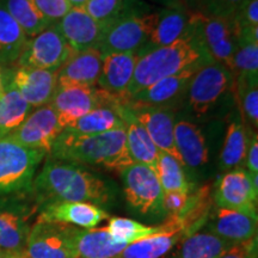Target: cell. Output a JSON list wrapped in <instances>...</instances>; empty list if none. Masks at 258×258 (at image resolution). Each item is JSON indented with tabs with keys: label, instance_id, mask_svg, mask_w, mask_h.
I'll list each match as a JSON object with an SVG mask.
<instances>
[{
	"label": "cell",
	"instance_id": "cell-1",
	"mask_svg": "<svg viewBox=\"0 0 258 258\" xmlns=\"http://www.w3.org/2000/svg\"><path fill=\"white\" fill-rule=\"evenodd\" d=\"M30 192L38 208L59 201L88 202L103 208L115 203L117 185L85 166L49 157L34 178Z\"/></svg>",
	"mask_w": 258,
	"mask_h": 258
},
{
	"label": "cell",
	"instance_id": "cell-2",
	"mask_svg": "<svg viewBox=\"0 0 258 258\" xmlns=\"http://www.w3.org/2000/svg\"><path fill=\"white\" fill-rule=\"evenodd\" d=\"M49 157L118 172L134 163L128 152L124 129L95 135L77 134L63 129L51 147Z\"/></svg>",
	"mask_w": 258,
	"mask_h": 258
},
{
	"label": "cell",
	"instance_id": "cell-3",
	"mask_svg": "<svg viewBox=\"0 0 258 258\" xmlns=\"http://www.w3.org/2000/svg\"><path fill=\"white\" fill-rule=\"evenodd\" d=\"M212 60L205 53L191 28L184 37L165 47L154 48L139 54L134 76L128 89V99L160 79L173 76L195 64Z\"/></svg>",
	"mask_w": 258,
	"mask_h": 258
},
{
	"label": "cell",
	"instance_id": "cell-4",
	"mask_svg": "<svg viewBox=\"0 0 258 258\" xmlns=\"http://www.w3.org/2000/svg\"><path fill=\"white\" fill-rule=\"evenodd\" d=\"M160 9L148 5L144 0H123L117 17L103 28L97 49L102 55L108 53H135L139 55L150 40Z\"/></svg>",
	"mask_w": 258,
	"mask_h": 258
},
{
	"label": "cell",
	"instance_id": "cell-5",
	"mask_svg": "<svg viewBox=\"0 0 258 258\" xmlns=\"http://www.w3.org/2000/svg\"><path fill=\"white\" fill-rule=\"evenodd\" d=\"M234 76L222 64L208 60L195 71L185 93L186 115L200 121L213 114L226 96L231 92Z\"/></svg>",
	"mask_w": 258,
	"mask_h": 258
},
{
	"label": "cell",
	"instance_id": "cell-6",
	"mask_svg": "<svg viewBox=\"0 0 258 258\" xmlns=\"http://www.w3.org/2000/svg\"><path fill=\"white\" fill-rule=\"evenodd\" d=\"M47 153L0 138V196L31 191L35 173Z\"/></svg>",
	"mask_w": 258,
	"mask_h": 258
},
{
	"label": "cell",
	"instance_id": "cell-7",
	"mask_svg": "<svg viewBox=\"0 0 258 258\" xmlns=\"http://www.w3.org/2000/svg\"><path fill=\"white\" fill-rule=\"evenodd\" d=\"M28 194L0 196V250L9 253H23L32 218L38 212L36 201Z\"/></svg>",
	"mask_w": 258,
	"mask_h": 258
},
{
	"label": "cell",
	"instance_id": "cell-8",
	"mask_svg": "<svg viewBox=\"0 0 258 258\" xmlns=\"http://www.w3.org/2000/svg\"><path fill=\"white\" fill-rule=\"evenodd\" d=\"M125 101L97 86H63L56 88L49 104L56 112L61 129L67 128L93 109L109 106L117 109Z\"/></svg>",
	"mask_w": 258,
	"mask_h": 258
},
{
	"label": "cell",
	"instance_id": "cell-9",
	"mask_svg": "<svg viewBox=\"0 0 258 258\" xmlns=\"http://www.w3.org/2000/svg\"><path fill=\"white\" fill-rule=\"evenodd\" d=\"M189 24L205 53L213 61L230 70L234 76L235 30L233 18L213 17L190 12Z\"/></svg>",
	"mask_w": 258,
	"mask_h": 258
},
{
	"label": "cell",
	"instance_id": "cell-10",
	"mask_svg": "<svg viewBox=\"0 0 258 258\" xmlns=\"http://www.w3.org/2000/svg\"><path fill=\"white\" fill-rule=\"evenodd\" d=\"M128 206L145 217H164V191L156 170L133 163L121 172Z\"/></svg>",
	"mask_w": 258,
	"mask_h": 258
},
{
	"label": "cell",
	"instance_id": "cell-11",
	"mask_svg": "<svg viewBox=\"0 0 258 258\" xmlns=\"http://www.w3.org/2000/svg\"><path fill=\"white\" fill-rule=\"evenodd\" d=\"M213 127H206L194 121L189 115L175 117V146L184 169L196 173L205 170L211 161V133Z\"/></svg>",
	"mask_w": 258,
	"mask_h": 258
},
{
	"label": "cell",
	"instance_id": "cell-12",
	"mask_svg": "<svg viewBox=\"0 0 258 258\" xmlns=\"http://www.w3.org/2000/svg\"><path fill=\"white\" fill-rule=\"evenodd\" d=\"M74 226L37 220L31 226L24 254L27 258H78L73 240Z\"/></svg>",
	"mask_w": 258,
	"mask_h": 258
},
{
	"label": "cell",
	"instance_id": "cell-13",
	"mask_svg": "<svg viewBox=\"0 0 258 258\" xmlns=\"http://www.w3.org/2000/svg\"><path fill=\"white\" fill-rule=\"evenodd\" d=\"M73 53L56 25L50 24L35 37L28 38L23 51L16 62L19 67L56 72Z\"/></svg>",
	"mask_w": 258,
	"mask_h": 258
},
{
	"label": "cell",
	"instance_id": "cell-14",
	"mask_svg": "<svg viewBox=\"0 0 258 258\" xmlns=\"http://www.w3.org/2000/svg\"><path fill=\"white\" fill-rule=\"evenodd\" d=\"M258 173L237 169L226 172L219 180L214 202L217 207L257 215Z\"/></svg>",
	"mask_w": 258,
	"mask_h": 258
},
{
	"label": "cell",
	"instance_id": "cell-15",
	"mask_svg": "<svg viewBox=\"0 0 258 258\" xmlns=\"http://www.w3.org/2000/svg\"><path fill=\"white\" fill-rule=\"evenodd\" d=\"M62 129L57 122L56 112L50 104L40 106L30 112L17 129L6 137L28 148L49 154Z\"/></svg>",
	"mask_w": 258,
	"mask_h": 258
},
{
	"label": "cell",
	"instance_id": "cell-16",
	"mask_svg": "<svg viewBox=\"0 0 258 258\" xmlns=\"http://www.w3.org/2000/svg\"><path fill=\"white\" fill-rule=\"evenodd\" d=\"M128 105L138 121L146 129L147 134L152 139L158 150L175 157L180 163L179 154L175 146V134H173L176 117L175 109L139 104L133 102H129Z\"/></svg>",
	"mask_w": 258,
	"mask_h": 258
},
{
	"label": "cell",
	"instance_id": "cell-17",
	"mask_svg": "<svg viewBox=\"0 0 258 258\" xmlns=\"http://www.w3.org/2000/svg\"><path fill=\"white\" fill-rule=\"evenodd\" d=\"M2 73L31 108L49 104L56 90V72L54 71L18 66L12 71H2Z\"/></svg>",
	"mask_w": 258,
	"mask_h": 258
},
{
	"label": "cell",
	"instance_id": "cell-18",
	"mask_svg": "<svg viewBox=\"0 0 258 258\" xmlns=\"http://www.w3.org/2000/svg\"><path fill=\"white\" fill-rule=\"evenodd\" d=\"M38 220L59 222L74 227L90 230L96 228L109 214L98 206L88 202H50L38 208Z\"/></svg>",
	"mask_w": 258,
	"mask_h": 258
},
{
	"label": "cell",
	"instance_id": "cell-19",
	"mask_svg": "<svg viewBox=\"0 0 258 258\" xmlns=\"http://www.w3.org/2000/svg\"><path fill=\"white\" fill-rule=\"evenodd\" d=\"M258 218L247 213L217 207L207 220L208 232L232 244L253 239L257 235Z\"/></svg>",
	"mask_w": 258,
	"mask_h": 258
},
{
	"label": "cell",
	"instance_id": "cell-20",
	"mask_svg": "<svg viewBox=\"0 0 258 258\" xmlns=\"http://www.w3.org/2000/svg\"><path fill=\"white\" fill-rule=\"evenodd\" d=\"M201 64H195L182 72L160 79L159 82L139 92L129 102L175 109L177 104L184 101L190 79Z\"/></svg>",
	"mask_w": 258,
	"mask_h": 258
},
{
	"label": "cell",
	"instance_id": "cell-21",
	"mask_svg": "<svg viewBox=\"0 0 258 258\" xmlns=\"http://www.w3.org/2000/svg\"><path fill=\"white\" fill-rule=\"evenodd\" d=\"M102 53L96 48L74 51L56 71V88L97 86L102 71Z\"/></svg>",
	"mask_w": 258,
	"mask_h": 258
},
{
	"label": "cell",
	"instance_id": "cell-22",
	"mask_svg": "<svg viewBox=\"0 0 258 258\" xmlns=\"http://www.w3.org/2000/svg\"><path fill=\"white\" fill-rule=\"evenodd\" d=\"M55 25L73 51L97 49L102 38L103 27L84 9L72 8Z\"/></svg>",
	"mask_w": 258,
	"mask_h": 258
},
{
	"label": "cell",
	"instance_id": "cell-23",
	"mask_svg": "<svg viewBox=\"0 0 258 258\" xmlns=\"http://www.w3.org/2000/svg\"><path fill=\"white\" fill-rule=\"evenodd\" d=\"M138 57L135 53L103 54L102 71L97 85L110 95L129 102L128 89L133 79Z\"/></svg>",
	"mask_w": 258,
	"mask_h": 258
},
{
	"label": "cell",
	"instance_id": "cell-24",
	"mask_svg": "<svg viewBox=\"0 0 258 258\" xmlns=\"http://www.w3.org/2000/svg\"><path fill=\"white\" fill-rule=\"evenodd\" d=\"M129 103V102H128ZM123 104L117 109L118 115L124 122L125 143H127L128 152L131 154L134 163L152 167L156 170L157 160L159 156V150L147 134L146 129L138 121L129 105Z\"/></svg>",
	"mask_w": 258,
	"mask_h": 258
},
{
	"label": "cell",
	"instance_id": "cell-25",
	"mask_svg": "<svg viewBox=\"0 0 258 258\" xmlns=\"http://www.w3.org/2000/svg\"><path fill=\"white\" fill-rule=\"evenodd\" d=\"M189 19L190 12L183 4L161 8L150 40L139 54L154 48L169 46L179 38L184 37L188 32Z\"/></svg>",
	"mask_w": 258,
	"mask_h": 258
},
{
	"label": "cell",
	"instance_id": "cell-26",
	"mask_svg": "<svg viewBox=\"0 0 258 258\" xmlns=\"http://www.w3.org/2000/svg\"><path fill=\"white\" fill-rule=\"evenodd\" d=\"M73 240L78 258H116L127 245L115 240L106 228H73Z\"/></svg>",
	"mask_w": 258,
	"mask_h": 258
},
{
	"label": "cell",
	"instance_id": "cell-27",
	"mask_svg": "<svg viewBox=\"0 0 258 258\" xmlns=\"http://www.w3.org/2000/svg\"><path fill=\"white\" fill-rule=\"evenodd\" d=\"M249 143V131H246L244 122L239 116H235L228 122L226 128L220 156H219V169L224 172L241 169L245 161Z\"/></svg>",
	"mask_w": 258,
	"mask_h": 258
},
{
	"label": "cell",
	"instance_id": "cell-28",
	"mask_svg": "<svg viewBox=\"0 0 258 258\" xmlns=\"http://www.w3.org/2000/svg\"><path fill=\"white\" fill-rule=\"evenodd\" d=\"M161 225L163 231L127 245L118 258H164L180 240L186 238L183 232L169 228L164 222Z\"/></svg>",
	"mask_w": 258,
	"mask_h": 258
},
{
	"label": "cell",
	"instance_id": "cell-29",
	"mask_svg": "<svg viewBox=\"0 0 258 258\" xmlns=\"http://www.w3.org/2000/svg\"><path fill=\"white\" fill-rule=\"evenodd\" d=\"M233 245L208 231L195 232L179 241L170 258H219Z\"/></svg>",
	"mask_w": 258,
	"mask_h": 258
},
{
	"label": "cell",
	"instance_id": "cell-30",
	"mask_svg": "<svg viewBox=\"0 0 258 258\" xmlns=\"http://www.w3.org/2000/svg\"><path fill=\"white\" fill-rule=\"evenodd\" d=\"M31 109V105L21 93L3 77V88L0 91V138L17 129L30 114Z\"/></svg>",
	"mask_w": 258,
	"mask_h": 258
},
{
	"label": "cell",
	"instance_id": "cell-31",
	"mask_svg": "<svg viewBox=\"0 0 258 258\" xmlns=\"http://www.w3.org/2000/svg\"><path fill=\"white\" fill-rule=\"evenodd\" d=\"M124 128V122L115 109L109 106H99L64 129L77 134L95 135Z\"/></svg>",
	"mask_w": 258,
	"mask_h": 258
},
{
	"label": "cell",
	"instance_id": "cell-32",
	"mask_svg": "<svg viewBox=\"0 0 258 258\" xmlns=\"http://www.w3.org/2000/svg\"><path fill=\"white\" fill-rule=\"evenodd\" d=\"M28 37L0 3V64L16 62Z\"/></svg>",
	"mask_w": 258,
	"mask_h": 258
},
{
	"label": "cell",
	"instance_id": "cell-33",
	"mask_svg": "<svg viewBox=\"0 0 258 258\" xmlns=\"http://www.w3.org/2000/svg\"><path fill=\"white\" fill-rule=\"evenodd\" d=\"M0 3L28 38L35 37L50 25L30 0H0Z\"/></svg>",
	"mask_w": 258,
	"mask_h": 258
},
{
	"label": "cell",
	"instance_id": "cell-34",
	"mask_svg": "<svg viewBox=\"0 0 258 258\" xmlns=\"http://www.w3.org/2000/svg\"><path fill=\"white\" fill-rule=\"evenodd\" d=\"M156 172L164 192L192 191V185L186 176L185 169L175 157L159 151Z\"/></svg>",
	"mask_w": 258,
	"mask_h": 258
},
{
	"label": "cell",
	"instance_id": "cell-35",
	"mask_svg": "<svg viewBox=\"0 0 258 258\" xmlns=\"http://www.w3.org/2000/svg\"><path fill=\"white\" fill-rule=\"evenodd\" d=\"M237 99L241 110V121L249 131L258 127V76L237 77Z\"/></svg>",
	"mask_w": 258,
	"mask_h": 258
},
{
	"label": "cell",
	"instance_id": "cell-36",
	"mask_svg": "<svg viewBox=\"0 0 258 258\" xmlns=\"http://www.w3.org/2000/svg\"><path fill=\"white\" fill-rule=\"evenodd\" d=\"M108 220V226L105 227L106 230L115 240L125 245L145 239L164 230L163 225L148 226L135 221L133 219L115 217L109 218Z\"/></svg>",
	"mask_w": 258,
	"mask_h": 258
},
{
	"label": "cell",
	"instance_id": "cell-37",
	"mask_svg": "<svg viewBox=\"0 0 258 258\" xmlns=\"http://www.w3.org/2000/svg\"><path fill=\"white\" fill-rule=\"evenodd\" d=\"M180 2L188 11L194 14L233 18L247 0H180Z\"/></svg>",
	"mask_w": 258,
	"mask_h": 258
},
{
	"label": "cell",
	"instance_id": "cell-38",
	"mask_svg": "<svg viewBox=\"0 0 258 258\" xmlns=\"http://www.w3.org/2000/svg\"><path fill=\"white\" fill-rule=\"evenodd\" d=\"M123 0H88L84 10L103 28L117 17Z\"/></svg>",
	"mask_w": 258,
	"mask_h": 258
},
{
	"label": "cell",
	"instance_id": "cell-39",
	"mask_svg": "<svg viewBox=\"0 0 258 258\" xmlns=\"http://www.w3.org/2000/svg\"><path fill=\"white\" fill-rule=\"evenodd\" d=\"M30 2L50 24L57 23L72 9L67 0H30Z\"/></svg>",
	"mask_w": 258,
	"mask_h": 258
},
{
	"label": "cell",
	"instance_id": "cell-40",
	"mask_svg": "<svg viewBox=\"0 0 258 258\" xmlns=\"http://www.w3.org/2000/svg\"><path fill=\"white\" fill-rule=\"evenodd\" d=\"M194 191V190H192ZM191 191V192H192ZM191 192L166 191L164 192L163 208L167 218H179L189 207Z\"/></svg>",
	"mask_w": 258,
	"mask_h": 258
},
{
	"label": "cell",
	"instance_id": "cell-41",
	"mask_svg": "<svg viewBox=\"0 0 258 258\" xmlns=\"http://www.w3.org/2000/svg\"><path fill=\"white\" fill-rule=\"evenodd\" d=\"M219 258H257V238L233 245Z\"/></svg>",
	"mask_w": 258,
	"mask_h": 258
},
{
	"label": "cell",
	"instance_id": "cell-42",
	"mask_svg": "<svg viewBox=\"0 0 258 258\" xmlns=\"http://www.w3.org/2000/svg\"><path fill=\"white\" fill-rule=\"evenodd\" d=\"M247 171L258 173V137L257 132L249 131V143H247L246 157H245Z\"/></svg>",
	"mask_w": 258,
	"mask_h": 258
},
{
	"label": "cell",
	"instance_id": "cell-43",
	"mask_svg": "<svg viewBox=\"0 0 258 258\" xmlns=\"http://www.w3.org/2000/svg\"><path fill=\"white\" fill-rule=\"evenodd\" d=\"M150 2L156 3V4H159L163 6V8H167V6H173L177 4H182L180 0H150Z\"/></svg>",
	"mask_w": 258,
	"mask_h": 258
},
{
	"label": "cell",
	"instance_id": "cell-44",
	"mask_svg": "<svg viewBox=\"0 0 258 258\" xmlns=\"http://www.w3.org/2000/svg\"><path fill=\"white\" fill-rule=\"evenodd\" d=\"M70 3V5L72 8H77V9H83L84 5L88 3V0H67Z\"/></svg>",
	"mask_w": 258,
	"mask_h": 258
},
{
	"label": "cell",
	"instance_id": "cell-45",
	"mask_svg": "<svg viewBox=\"0 0 258 258\" xmlns=\"http://www.w3.org/2000/svg\"><path fill=\"white\" fill-rule=\"evenodd\" d=\"M5 258H27V257H25V254L23 252V253H9L6 254Z\"/></svg>",
	"mask_w": 258,
	"mask_h": 258
},
{
	"label": "cell",
	"instance_id": "cell-46",
	"mask_svg": "<svg viewBox=\"0 0 258 258\" xmlns=\"http://www.w3.org/2000/svg\"><path fill=\"white\" fill-rule=\"evenodd\" d=\"M5 256H6V253H4L2 250H0V258H5Z\"/></svg>",
	"mask_w": 258,
	"mask_h": 258
},
{
	"label": "cell",
	"instance_id": "cell-47",
	"mask_svg": "<svg viewBox=\"0 0 258 258\" xmlns=\"http://www.w3.org/2000/svg\"><path fill=\"white\" fill-rule=\"evenodd\" d=\"M116 258H118V257H116Z\"/></svg>",
	"mask_w": 258,
	"mask_h": 258
}]
</instances>
